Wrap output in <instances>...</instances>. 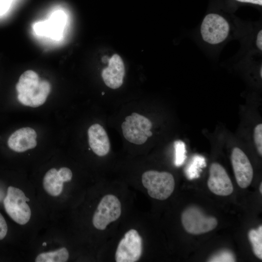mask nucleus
<instances>
[{
	"label": "nucleus",
	"instance_id": "1",
	"mask_svg": "<svg viewBox=\"0 0 262 262\" xmlns=\"http://www.w3.org/2000/svg\"><path fill=\"white\" fill-rule=\"evenodd\" d=\"M16 88L17 99L21 104L37 107L45 103L51 86L48 81L41 80L35 71L28 70L20 76Z\"/></svg>",
	"mask_w": 262,
	"mask_h": 262
},
{
	"label": "nucleus",
	"instance_id": "2",
	"mask_svg": "<svg viewBox=\"0 0 262 262\" xmlns=\"http://www.w3.org/2000/svg\"><path fill=\"white\" fill-rule=\"evenodd\" d=\"M142 181L149 196L160 200L169 197L175 188L174 177L167 172L147 171L143 174Z\"/></svg>",
	"mask_w": 262,
	"mask_h": 262
},
{
	"label": "nucleus",
	"instance_id": "3",
	"mask_svg": "<svg viewBox=\"0 0 262 262\" xmlns=\"http://www.w3.org/2000/svg\"><path fill=\"white\" fill-rule=\"evenodd\" d=\"M30 199L20 189L10 186L3 200L5 210L9 216L19 225L27 223L31 216V210L26 202Z\"/></svg>",
	"mask_w": 262,
	"mask_h": 262
},
{
	"label": "nucleus",
	"instance_id": "4",
	"mask_svg": "<svg viewBox=\"0 0 262 262\" xmlns=\"http://www.w3.org/2000/svg\"><path fill=\"white\" fill-rule=\"evenodd\" d=\"M230 25L228 21L221 15L210 13L203 18L200 32L203 41L210 45H218L228 37Z\"/></svg>",
	"mask_w": 262,
	"mask_h": 262
},
{
	"label": "nucleus",
	"instance_id": "5",
	"mask_svg": "<svg viewBox=\"0 0 262 262\" xmlns=\"http://www.w3.org/2000/svg\"><path fill=\"white\" fill-rule=\"evenodd\" d=\"M124 137L129 142L141 145L145 143L147 138L152 136L150 130L151 122L145 116L136 113L125 118L121 125Z\"/></svg>",
	"mask_w": 262,
	"mask_h": 262
},
{
	"label": "nucleus",
	"instance_id": "6",
	"mask_svg": "<svg viewBox=\"0 0 262 262\" xmlns=\"http://www.w3.org/2000/svg\"><path fill=\"white\" fill-rule=\"evenodd\" d=\"M181 223L188 233L197 235L209 232L217 225V219L205 214L199 208L190 206L181 214Z\"/></svg>",
	"mask_w": 262,
	"mask_h": 262
},
{
	"label": "nucleus",
	"instance_id": "7",
	"mask_svg": "<svg viewBox=\"0 0 262 262\" xmlns=\"http://www.w3.org/2000/svg\"><path fill=\"white\" fill-rule=\"evenodd\" d=\"M121 213L118 199L113 195H107L101 199L94 214L92 223L98 229L104 230L110 223L116 220Z\"/></svg>",
	"mask_w": 262,
	"mask_h": 262
},
{
	"label": "nucleus",
	"instance_id": "8",
	"mask_svg": "<svg viewBox=\"0 0 262 262\" xmlns=\"http://www.w3.org/2000/svg\"><path fill=\"white\" fill-rule=\"evenodd\" d=\"M143 250L142 239L137 231H127L117 246L115 259L116 262H135L141 257Z\"/></svg>",
	"mask_w": 262,
	"mask_h": 262
},
{
	"label": "nucleus",
	"instance_id": "9",
	"mask_svg": "<svg viewBox=\"0 0 262 262\" xmlns=\"http://www.w3.org/2000/svg\"><path fill=\"white\" fill-rule=\"evenodd\" d=\"M231 162L237 184L242 188L247 187L253 177V168L248 157L243 150L235 147L232 151Z\"/></svg>",
	"mask_w": 262,
	"mask_h": 262
},
{
	"label": "nucleus",
	"instance_id": "10",
	"mask_svg": "<svg viewBox=\"0 0 262 262\" xmlns=\"http://www.w3.org/2000/svg\"><path fill=\"white\" fill-rule=\"evenodd\" d=\"M207 185L212 192L218 196H229L233 191V185L227 172L217 163H213L210 167Z\"/></svg>",
	"mask_w": 262,
	"mask_h": 262
},
{
	"label": "nucleus",
	"instance_id": "11",
	"mask_svg": "<svg viewBox=\"0 0 262 262\" xmlns=\"http://www.w3.org/2000/svg\"><path fill=\"white\" fill-rule=\"evenodd\" d=\"M124 75L123 60L119 55L115 54L110 59L108 66L102 71V79L108 87L115 89L123 84Z\"/></svg>",
	"mask_w": 262,
	"mask_h": 262
},
{
	"label": "nucleus",
	"instance_id": "12",
	"mask_svg": "<svg viewBox=\"0 0 262 262\" xmlns=\"http://www.w3.org/2000/svg\"><path fill=\"white\" fill-rule=\"evenodd\" d=\"M36 133L33 129L22 128L11 135L8 140V145L10 148L16 152H23L36 147Z\"/></svg>",
	"mask_w": 262,
	"mask_h": 262
},
{
	"label": "nucleus",
	"instance_id": "13",
	"mask_svg": "<svg viewBox=\"0 0 262 262\" xmlns=\"http://www.w3.org/2000/svg\"><path fill=\"white\" fill-rule=\"evenodd\" d=\"M66 21L65 13L61 11L54 12L49 20L36 23L34 30L39 35L59 39Z\"/></svg>",
	"mask_w": 262,
	"mask_h": 262
},
{
	"label": "nucleus",
	"instance_id": "14",
	"mask_svg": "<svg viewBox=\"0 0 262 262\" xmlns=\"http://www.w3.org/2000/svg\"><path fill=\"white\" fill-rule=\"evenodd\" d=\"M88 136L90 147L96 155L102 157L109 153L110 143L102 126L99 124H93L88 129Z\"/></svg>",
	"mask_w": 262,
	"mask_h": 262
},
{
	"label": "nucleus",
	"instance_id": "15",
	"mask_svg": "<svg viewBox=\"0 0 262 262\" xmlns=\"http://www.w3.org/2000/svg\"><path fill=\"white\" fill-rule=\"evenodd\" d=\"M63 183L58 170L54 168L48 170L43 178L44 189L51 196H57L62 193Z\"/></svg>",
	"mask_w": 262,
	"mask_h": 262
},
{
	"label": "nucleus",
	"instance_id": "16",
	"mask_svg": "<svg viewBox=\"0 0 262 262\" xmlns=\"http://www.w3.org/2000/svg\"><path fill=\"white\" fill-rule=\"evenodd\" d=\"M206 165V160L204 157L198 154L194 155L184 168L186 178L190 180L198 178L202 168Z\"/></svg>",
	"mask_w": 262,
	"mask_h": 262
},
{
	"label": "nucleus",
	"instance_id": "17",
	"mask_svg": "<svg viewBox=\"0 0 262 262\" xmlns=\"http://www.w3.org/2000/svg\"><path fill=\"white\" fill-rule=\"evenodd\" d=\"M69 258V253L66 247L55 250L43 252L35 258L36 262H66Z\"/></svg>",
	"mask_w": 262,
	"mask_h": 262
},
{
	"label": "nucleus",
	"instance_id": "18",
	"mask_svg": "<svg viewBox=\"0 0 262 262\" xmlns=\"http://www.w3.org/2000/svg\"><path fill=\"white\" fill-rule=\"evenodd\" d=\"M248 237L255 255L262 259V226L257 229H251L248 233Z\"/></svg>",
	"mask_w": 262,
	"mask_h": 262
},
{
	"label": "nucleus",
	"instance_id": "19",
	"mask_svg": "<svg viewBox=\"0 0 262 262\" xmlns=\"http://www.w3.org/2000/svg\"><path fill=\"white\" fill-rule=\"evenodd\" d=\"M175 150L174 164L179 167L183 164L186 158V146L183 141L176 140L174 143Z\"/></svg>",
	"mask_w": 262,
	"mask_h": 262
},
{
	"label": "nucleus",
	"instance_id": "20",
	"mask_svg": "<svg viewBox=\"0 0 262 262\" xmlns=\"http://www.w3.org/2000/svg\"><path fill=\"white\" fill-rule=\"evenodd\" d=\"M236 259L233 253L229 250H222L211 256L208 262H232Z\"/></svg>",
	"mask_w": 262,
	"mask_h": 262
},
{
	"label": "nucleus",
	"instance_id": "21",
	"mask_svg": "<svg viewBox=\"0 0 262 262\" xmlns=\"http://www.w3.org/2000/svg\"><path fill=\"white\" fill-rule=\"evenodd\" d=\"M254 143L259 155H262V124H258L254 130Z\"/></svg>",
	"mask_w": 262,
	"mask_h": 262
},
{
	"label": "nucleus",
	"instance_id": "22",
	"mask_svg": "<svg viewBox=\"0 0 262 262\" xmlns=\"http://www.w3.org/2000/svg\"><path fill=\"white\" fill-rule=\"evenodd\" d=\"M58 174L64 182H68L71 180L72 178V173L71 170L66 167H63L60 168L58 170Z\"/></svg>",
	"mask_w": 262,
	"mask_h": 262
},
{
	"label": "nucleus",
	"instance_id": "23",
	"mask_svg": "<svg viewBox=\"0 0 262 262\" xmlns=\"http://www.w3.org/2000/svg\"><path fill=\"white\" fill-rule=\"evenodd\" d=\"M8 231V227L6 221L0 213V240L6 236Z\"/></svg>",
	"mask_w": 262,
	"mask_h": 262
},
{
	"label": "nucleus",
	"instance_id": "24",
	"mask_svg": "<svg viewBox=\"0 0 262 262\" xmlns=\"http://www.w3.org/2000/svg\"><path fill=\"white\" fill-rule=\"evenodd\" d=\"M9 6L8 0H0V15L4 13Z\"/></svg>",
	"mask_w": 262,
	"mask_h": 262
},
{
	"label": "nucleus",
	"instance_id": "25",
	"mask_svg": "<svg viewBox=\"0 0 262 262\" xmlns=\"http://www.w3.org/2000/svg\"><path fill=\"white\" fill-rule=\"evenodd\" d=\"M256 45L258 49L262 51V30H261L259 31L257 33L256 40Z\"/></svg>",
	"mask_w": 262,
	"mask_h": 262
},
{
	"label": "nucleus",
	"instance_id": "26",
	"mask_svg": "<svg viewBox=\"0 0 262 262\" xmlns=\"http://www.w3.org/2000/svg\"><path fill=\"white\" fill-rule=\"evenodd\" d=\"M236 1L241 2H246V3H250L256 5H259L260 6L262 5V0H235Z\"/></svg>",
	"mask_w": 262,
	"mask_h": 262
},
{
	"label": "nucleus",
	"instance_id": "27",
	"mask_svg": "<svg viewBox=\"0 0 262 262\" xmlns=\"http://www.w3.org/2000/svg\"><path fill=\"white\" fill-rule=\"evenodd\" d=\"M259 190L260 192L262 194V183H261L260 187H259Z\"/></svg>",
	"mask_w": 262,
	"mask_h": 262
},
{
	"label": "nucleus",
	"instance_id": "28",
	"mask_svg": "<svg viewBox=\"0 0 262 262\" xmlns=\"http://www.w3.org/2000/svg\"><path fill=\"white\" fill-rule=\"evenodd\" d=\"M260 75L261 77H262V67H261L260 70Z\"/></svg>",
	"mask_w": 262,
	"mask_h": 262
}]
</instances>
